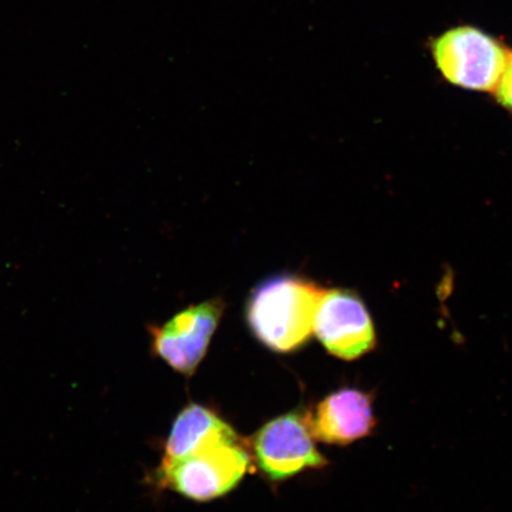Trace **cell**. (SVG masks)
Returning <instances> with one entry per match:
<instances>
[{"mask_svg":"<svg viewBox=\"0 0 512 512\" xmlns=\"http://www.w3.org/2000/svg\"><path fill=\"white\" fill-rule=\"evenodd\" d=\"M324 292V287L300 275H273L256 286L248 298L249 329L272 351L287 354L299 350L313 335Z\"/></svg>","mask_w":512,"mask_h":512,"instance_id":"cell-1","label":"cell"},{"mask_svg":"<svg viewBox=\"0 0 512 512\" xmlns=\"http://www.w3.org/2000/svg\"><path fill=\"white\" fill-rule=\"evenodd\" d=\"M251 457L240 441H214L187 458L160 466L158 477L166 488L196 502L221 497L245 477Z\"/></svg>","mask_w":512,"mask_h":512,"instance_id":"cell-2","label":"cell"},{"mask_svg":"<svg viewBox=\"0 0 512 512\" xmlns=\"http://www.w3.org/2000/svg\"><path fill=\"white\" fill-rule=\"evenodd\" d=\"M440 73L454 86L471 91H495L509 59L496 38L472 27L444 32L432 46Z\"/></svg>","mask_w":512,"mask_h":512,"instance_id":"cell-3","label":"cell"},{"mask_svg":"<svg viewBox=\"0 0 512 512\" xmlns=\"http://www.w3.org/2000/svg\"><path fill=\"white\" fill-rule=\"evenodd\" d=\"M313 440L307 413L279 416L255 435L256 465L273 482L296 476L306 469H320L328 460L319 453Z\"/></svg>","mask_w":512,"mask_h":512,"instance_id":"cell-4","label":"cell"},{"mask_svg":"<svg viewBox=\"0 0 512 512\" xmlns=\"http://www.w3.org/2000/svg\"><path fill=\"white\" fill-rule=\"evenodd\" d=\"M313 334L326 351L355 361L376 347L373 319L357 293L345 288L325 290L313 324Z\"/></svg>","mask_w":512,"mask_h":512,"instance_id":"cell-5","label":"cell"},{"mask_svg":"<svg viewBox=\"0 0 512 512\" xmlns=\"http://www.w3.org/2000/svg\"><path fill=\"white\" fill-rule=\"evenodd\" d=\"M221 298L189 306L159 328H152V349L176 370L191 376L206 356L211 338L223 316Z\"/></svg>","mask_w":512,"mask_h":512,"instance_id":"cell-6","label":"cell"},{"mask_svg":"<svg viewBox=\"0 0 512 512\" xmlns=\"http://www.w3.org/2000/svg\"><path fill=\"white\" fill-rule=\"evenodd\" d=\"M310 431L318 441L347 446L375 430L373 396L354 388L332 393L307 413Z\"/></svg>","mask_w":512,"mask_h":512,"instance_id":"cell-7","label":"cell"},{"mask_svg":"<svg viewBox=\"0 0 512 512\" xmlns=\"http://www.w3.org/2000/svg\"><path fill=\"white\" fill-rule=\"evenodd\" d=\"M214 441H240V437L211 409L191 403L178 414L172 426L160 466L187 458L198 448Z\"/></svg>","mask_w":512,"mask_h":512,"instance_id":"cell-8","label":"cell"},{"mask_svg":"<svg viewBox=\"0 0 512 512\" xmlns=\"http://www.w3.org/2000/svg\"><path fill=\"white\" fill-rule=\"evenodd\" d=\"M495 91L501 105L512 112V54L509 55L507 66H505Z\"/></svg>","mask_w":512,"mask_h":512,"instance_id":"cell-9","label":"cell"}]
</instances>
